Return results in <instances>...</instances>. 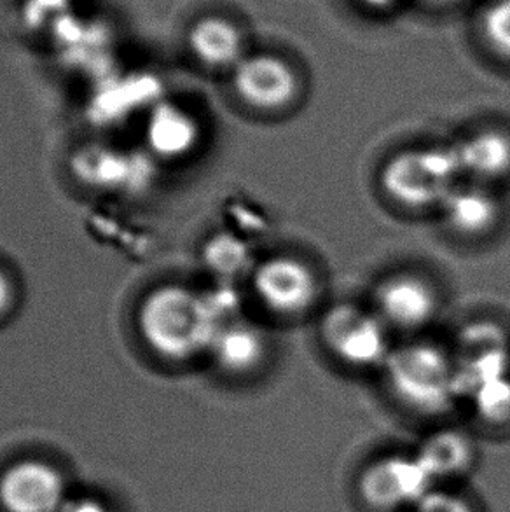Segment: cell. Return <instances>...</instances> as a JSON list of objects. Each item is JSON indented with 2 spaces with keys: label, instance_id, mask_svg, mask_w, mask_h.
Wrapping results in <instances>:
<instances>
[{
  "label": "cell",
  "instance_id": "cell-1",
  "mask_svg": "<svg viewBox=\"0 0 510 512\" xmlns=\"http://www.w3.org/2000/svg\"><path fill=\"white\" fill-rule=\"evenodd\" d=\"M221 317L210 299L184 285H161L138 308V333L158 357L184 364L210 353Z\"/></svg>",
  "mask_w": 510,
  "mask_h": 512
},
{
  "label": "cell",
  "instance_id": "cell-2",
  "mask_svg": "<svg viewBox=\"0 0 510 512\" xmlns=\"http://www.w3.org/2000/svg\"><path fill=\"white\" fill-rule=\"evenodd\" d=\"M383 373L395 399L418 415H444L460 401L453 352L434 341L393 346Z\"/></svg>",
  "mask_w": 510,
  "mask_h": 512
},
{
  "label": "cell",
  "instance_id": "cell-3",
  "mask_svg": "<svg viewBox=\"0 0 510 512\" xmlns=\"http://www.w3.org/2000/svg\"><path fill=\"white\" fill-rule=\"evenodd\" d=\"M460 182L463 172L455 144L400 151L385 161L380 173L386 198L407 210L441 208Z\"/></svg>",
  "mask_w": 510,
  "mask_h": 512
},
{
  "label": "cell",
  "instance_id": "cell-4",
  "mask_svg": "<svg viewBox=\"0 0 510 512\" xmlns=\"http://www.w3.org/2000/svg\"><path fill=\"white\" fill-rule=\"evenodd\" d=\"M318 334L332 357L353 369H383L393 348L380 315L353 303L331 306L320 319Z\"/></svg>",
  "mask_w": 510,
  "mask_h": 512
},
{
  "label": "cell",
  "instance_id": "cell-5",
  "mask_svg": "<svg viewBox=\"0 0 510 512\" xmlns=\"http://www.w3.org/2000/svg\"><path fill=\"white\" fill-rule=\"evenodd\" d=\"M229 77L238 100L261 114L289 111L303 95V72L290 56L273 49H250Z\"/></svg>",
  "mask_w": 510,
  "mask_h": 512
},
{
  "label": "cell",
  "instance_id": "cell-6",
  "mask_svg": "<svg viewBox=\"0 0 510 512\" xmlns=\"http://www.w3.org/2000/svg\"><path fill=\"white\" fill-rule=\"evenodd\" d=\"M252 291L269 313L296 319L310 312L320 299V278L311 264L290 254L262 259L252 275Z\"/></svg>",
  "mask_w": 510,
  "mask_h": 512
},
{
  "label": "cell",
  "instance_id": "cell-7",
  "mask_svg": "<svg viewBox=\"0 0 510 512\" xmlns=\"http://www.w3.org/2000/svg\"><path fill=\"white\" fill-rule=\"evenodd\" d=\"M435 483L416 455H388L360 474L359 492L376 511H413Z\"/></svg>",
  "mask_w": 510,
  "mask_h": 512
},
{
  "label": "cell",
  "instance_id": "cell-8",
  "mask_svg": "<svg viewBox=\"0 0 510 512\" xmlns=\"http://www.w3.org/2000/svg\"><path fill=\"white\" fill-rule=\"evenodd\" d=\"M460 399L470 397L486 381L510 374V338L493 320H474L458 334L455 350Z\"/></svg>",
  "mask_w": 510,
  "mask_h": 512
},
{
  "label": "cell",
  "instance_id": "cell-9",
  "mask_svg": "<svg viewBox=\"0 0 510 512\" xmlns=\"http://www.w3.org/2000/svg\"><path fill=\"white\" fill-rule=\"evenodd\" d=\"M184 41L194 62L215 74H231L252 49L245 23L224 11L198 14L187 25Z\"/></svg>",
  "mask_w": 510,
  "mask_h": 512
},
{
  "label": "cell",
  "instance_id": "cell-10",
  "mask_svg": "<svg viewBox=\"0 0 510 512\" xmlns=\"http://www.w3.org/2000/svg\"><path fill=\"white\" fill-rule=\"evenodd\" d=\"M439 308L437 289L416 273H395L374 289L373 310L390 331L418 333L434 322Z\"/></svg>",
  "mask_w": 510,
  "mask_h": 512
},
{
  "label": "cell",
  "instance_id": "cell-11",
  "mask_svg": "<svg viewBox=\"0 0 510 512\" xmlns=\"http://www.w3.org/2000/svg\"><path fill=\"white\" fill-rule=\"evenodd\" d=\"M67 500L62 472L44 460H21L0 478V506L6 512H62Z\"/></svg>",
  "mask_w": 510,
  "mask_h": 512
},
{
  "label": "cell",
  "instance_id": "cell-12",
  "mask_svg": "<svg viewBox=\"0 0 510 512\" xmlns=\"http://www.w3.org/2000/svg\"><path fill=\"white\" fill-rule=\"evenodd\" d=\"M439 210L455 235L470 240L493 233L504 217V203L493 187L472 180L460 182Z\"/></svg>",
  "mask_w": 510,
  "mask_h": 512
},
{
  "label": "cell",
  "instance_id": "cell-13",
  "mask_svg": "<svg viewBox=\"0 0 510 512\" xmlns=\"http://www.w3.org/2000/svg\"><path fill=\"white\" fill-rule=\"evenodd\" d=\"M269 341L261 327L245 319L226 320L215 334L210 355L231 376H249L266 362Z\"/></svg>",
  "mask_w": 510,
  "mask_h": 512
},
{
  "label": "cell",
  "instance_id": "cell-14",
  "mask_svg": "<svg viewBox=\"0 0 510 512\" xmlns=\"http://www.w3.org/2000/svg\"><path fill=\"white\" fill-rule=\"evenodd\" d=\"M463 179L493 186L510 175V132L483 128L456 142Z\"/></svg>",
  "mask_w": 510,
  "mask_h": 512
},
{
  "label": "cell",
  "instance_id": "cell-15",
  "mask_svg": "<svg viewBox=\"0 0 510 512\" xmlns=\"http://www.w3.org/2000/svg\"><path fill=\"white\" fill-rule=\"evenodd\" d=\"M201 139L200 123L179 105H161L147 125V142L163 158H184L193 153Z\"/></svg>",
  "mask_w": 510,
  "mask_h": 512
},
{
  "label": "cell",
  "instance_id": "cell-16",
  "mask_svg": "<svg viewBox=\"0 0 510 512\" xmlns=\"http://www.w3.org/2000/svg\"><path fill=\"white\" fill-rule=\"evenodd\" d=\"M474 444L462 430L442 429L421 443L416 458L432 481L453 479L469 471L474 464Z\"/></svg>",
  "mask_w": 510,
  "mask_h": 512
},
{
  "label": "cell",
  "instance_id": "cell-17",
  "mask_svg": "<svg viewBox=\"0 0 510 512\" xmlns=\"http://www.w3.org/2000/svg\"><path fill=\"white\" fill-rule=\"evenodd\" d=\"M203 261L208 270L214 271L217 277L233 282L243 275H252L257 259L254 249L243 236L235 233H219L208 240L203 249Z\"/></svg>",
  "mask_w": 510,
  "mask_h": 512
},
{
  "label": "cell",
  "instance_id": "cell-18",
  "mask_svg": "<svg viewBox=\"0 0 510 512\" xmlns=\"http://www.w3.org/2000/svg\"><path fill=\"white\" fill-rule=\"evenodd\" d=\"M474 35L486 53L510 65V0H486L477 7Z\"/></svg>",
  "mask_w": 510,
  "mask_h": 512
},
{
  "label": "cell",
  "instance_id": "cell-19",
  "mask_svg": "<svg viewBox=\"0 0 510 512\" xmlns=\"http://www.w3.org/2000/svg\"><path fill=\"white\" fill-rule=\"evenodd\" d=\"M477 415L490 425L510 423V374L486 381L469 397Z\"/></svg>",
  "mask_w": 510,
  "mask_h": 512
},
{
  "label": "cell",
  "instance_id": "cell-20",
  "mask_svg": "<svg viewBox=\"0 0 510 512\" xmlns=\"http://www.w3.org/2000/svg\"><path fill=\"white\" fill-rule=\"evenodd\" d=\"M411 512H474L467 500L446 490L428 492Z\"/></svg>",
  "mask_w": 510,
  "mask_h": 512
},
{
  "label": "cell",
  "instance_id": "cell-21",
  "mask_svg": "<svg viewBox=\"0 0 510 512\" xmlns=\"http://www.w3.org/2000/svg\"><path fill=\"white\" fill-rule=\"evenodd\" d=\"M18 303V285L4 268H0V322L14 312Z\"/></svg>",
  "mask_w": 510,
  "mask_h": 512
},
{
  "label": "cell",
  "instance_id": "cell-22",
  "mask_svg": "<svg viewBox=\"0 0 510 512\" xmlns=\"http://www.w3.org/2000/svg\"><path fill=\"white\" fill-rule=\"evenodd\" d=\"M352 2L360 13L376 16V18H385L397 13L399 7L404 4V0H352Z\"/></svg>",
  "mask_w": 510,
  "mask_h": 512
},
{
  "label": "cell",
  "instance_id": "cell-23",
  "mask_svg": "<svg viewBox=\"0 0 510 512\" xmlns=\"http://www.w3.org/2000/svg\"><path fill=\"white\" fill-rule=\"evenodd\" d=\"M62 512H111V509L95 497H76L65 502Z\"/></svg>",
  "mask_w": 510,
  "mask_h": 512
},
{
  "label": "cell",
  "instance_id": "cell-24",
  "mask_svg": "<svg viewBox=\"0 0 510 512\" xmlns=\"http://www.w3.org/2000/svg\"><path fill=\"white\" fill-rule=\"evenodd\" d=\"M423 9H427L430 13L444 14L456 11L460 7L465 6L469 0H416Z\"/></svg>",
  "mask_w": 510,
  "mask_h": 512
}]
</instances>
